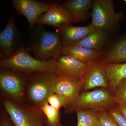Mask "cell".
<instances>
[{"instance_id":"3957f363","label":"cell","mask_w":126,"mask_h":126,"mask_svg":"<svg viewBox=\"0 0 126 126\" xmlns=\"http://www.w3.org/2000/svg\"><path fill=\"white\" fill-rule=\"evenodd\" d=\"M56 64V60L43 61L37 59L31 55L23 46L11 56L1 60L0 67L27 74L39 71L54 73Z\"/></svg>"},{"instance_id":"cb8c5ba5","label":"cell","mask_w":126,"mask_h":126,"mask_svg":"<svg viewBox=\"0 0 126 126\" xmlns=\"http://www.w3.org/2000/svg\"><path fill=\"white\" fill-rule=\"evenodd\" d=\"M97 115L101 126H119L108 111H97Z\"/></svg>"},{"instance_id":"e0dca14e","label":"cell","mask_w":126,"mask_h":126,"mask_svg":"<svg viewBox=\"0 0 126 126\" xmlns=\"http://www.w3.org/2000/svg\"><path fill=\"white\" fill-rule=\"evenodd\" d=\"M102 65L108 79L109 90L113 94L119 84L126 79V62Z\"/></svg>"},{"instance_id":"44dd1931","label":"cell","mask_w":126,"mask_h":126,"mask_svg":"<svg viewBox=\"0 0 126 126\" xmlns=\"http://www.w3.org/2000/svg\"><path fill=\"white\" fill-rule=\"evenodd\" d=\"M41 109L46 117V126H63L61 122V113L60 110H57L46 103Z\"/></svg>"},{"instance_id":"30bf717a","label":"cell","mask_w":126,"mask_h":126,"mask_svg":"<svg viewBox=\"0 0 126 126\" xmlns=\"http://www.w3.org/2000/svg\"><path fill=\"white\" fill-rule=\"evenodd\" d=\"M11 1L18 14L26 18L30 29L36 24L40 16L47 11L50 5L46 1L35 0H12Z\"/></svg>"},{"instance_id":"7c38bea8","label":"cell","mask_w":126,"mask_h":126,"mask_svg":"<svg viewBox=\"0 0 126 126\" xmlns=\"http://www.w3.org/2000/svg\"><path fill=\"white\" fill-rule=\"evenodd\" d=\"M72 23L73 20L70 13L62 4L54 3L50 4L47 11L40 16L36 24L57 28L61 25Z\"/></svg>"},{"instance_id":"8fae6325","label":"cell","mask_w":126,"mask_h":126,"mask_svg":"<svg viewBox=\"0 0 126 126\" xmlns=\"http://www.w3.org/2000/svg\"><path fill=\"white\" fill-rule=\"evenodd\" d=\"M23 46L21 44L20 35L15 18L11 16L8 19L5 27L0 33L1 52L4 56V58H8Z\"/></svg>"},{"instance_id":"d4e9b609","label":"cell","mask_w":126,"mask_h":126,"mask_svg":"<svg viewBox=\"0 0 126 126\" xmlns=\"http://www.w3.org/2000/svg\"><path fill=\"white\" fill-rule=\"evenodd\" d=\"M119 126H126V120L117 107L108 111Z\"/></svg>"},{"instance_id":"f1b7e54d","label":"cell","mask_w":126,"mask_h":126,"mask_svg":"<svg viewBox=\"0 0 126 126\" xmlns=\"http://www.w3.org/2000/svg\"><path fill=\"white\" fill-rule=\"evenodd\" d=\"M124 2H126V0H124Z\"/></svg>"},{"instance_id":"4316f807","label":"cell","mask_w":126,"mask_h":126,"mask_svg":"<svg viewBox=\"0 0 126 126\" xmlns=\"http://www.w3.org/2000/svg\"><path fill=\"white\" fill-rule=\"evenodd\" d=\"M116 107L126 120V105L118 104H117Z\"/></svg>"},{"instance_id":"52a82bcc","label":"cell","mask_w":126,"mask_h":126,"mask_svg":"<svg viewBox=\"0 0 126 126\" xmlns=\"http://www.w3.org/2000/svg\"><path fill=\"white\" fill-rule=\"evenodd\" d=\"M27 74L7 69H0L1 97L15 102H25Z\"/></svg>"},{"instance_id":"4fadbf2b","label":"cell","mask_w":126,"mask_h":126,"mask_svg":"<svg viewBox=\"0 0 126 126\" xmlns=\"http://www.w3.org/2000/svg\"><path fill=\"white\" fill-rule=\"evenodd\" d=\"M64 46L74 45L91 33L96 29L92 24L85 26H77L71 23L56 28Z\"/></svg>"},{"instance_id":"8992f818","label":"cell","mask_w":126,"mask_h":126,"mask_svg":"<svg viewBox=\"0 0 126 126\" xmlns=\"http://www.w3.org/2000/svg\"><path fill=\"white\" fill-rule=\"evenodd\" d=\"M92 24L96 29L110 33L115 31L124 18L123 12H116L112 0H94L91 11Z\"/></svg>"},{"instance_id":"2e32d148","label":"cell","mask_w":126,"mask_h":126,"mask_svg":"<svg viewBox=\"0 0 126 126\" xmlns=\"http://www.w3.org/2000/svg\"><path fill=\"white\" fill-rule=\"evenodd\" d=\"M102 64L126 62V33L105 51L99 60Z\"/></svg>"},{"instance_id":"484cf974","label":"cell","mask_w":126,"mask_h":126,"mask_svg":"<svg viewBox=\"0 0 126 126\" xmlns=\"http://www.w3.org/2000/svg\"><path fill=\"white\" fill-rule=\"evenodd\" d=\"M0 126H16L2 108L0 111Z\"/></svg>"},{"instance_id":"7a4b0ae2","label":"cell","mask_w":126,"mask_h":126,"mask_svg":"<svg viewBox=\"0 0 126 126\" xmlns=\"http://www.w3.org/2000/svg\"><path fill=\"white\" fill-rule=\"evenodd\" d=\"M40 27L34 29L27 51L41 61L56 60L64 46L60 36L58 32L47 31Z\"/></svg>"},{"instance_id":"5b68a950","label":"cell","mask_w":126,"mask_h":126,"mask_svg":"<svg viewBox=\"0 0 126 126\" xmlns=\"http://www.w3.org/2000/svg\"><path fill=\"white\" fill-rule=\"evenodd\" d=\"M2 108L16 126H38L46 123V117L40 109L26 103L15 102L1 97Z\"/></svg>"},{"instance_id":"6da1fadb","label":"cell","mask_w":126,"mask_h":126,"mask_svg":"<svg viewBox=\"0 0 126 126\" xmlns=\"http://www.w3.org/2000/svg\"><path fill=\"white\" fill-rule=\"evenodd\" d=\"M57 76L54 72L39 71L27 75L25 102L40 109L54 93Z\"/></svg>"},{"instance_id":"9c48e42d","label":"cell","mask_w":126,"mask_h":126,"mask_svg":"<svg viewBox=\"0 0 126 126\" xmlns=\"http://www.w3.org/2000/svg\"><path fill=\"white\" fill-rule=\"evenodd\" d=\"M54 73L58 76L81 81L88 64L70 55L61 54L56 59Z\"/></svg>"},{"instance_id":"603a6c76","label":"cell","mask_w":126,"mask_h":126,"mask_svg":"<svg viewBox=\"0 0 126 126\" xmlns=\"http://www.w3.org/2000/svg\"><path fill=\"white\" fill-rule=\"evenodd\" d=\"M47 102L52 107L58 110H60L62 107L65 109L68 106L67 102L65 98L55 93H54L49 97Z\"/></svg>"},{"instance_id":"7402d4cb","label":"cell","mask_w":126,"mask_h":126,"mask_svg":"<svg viewBox=\"0 0 126 126\" xmlns=\"http://www.w3.org/2000/svg\"><path fill=\"white\" fill-rule=\"evenodd\" d=\"M113 96L116 105L122 104L126 105V79L117 86L113 93Z\"/></svg>"},{"instance_id":"ba28073f","label":"cell","mask_w":126,"mask_h":126,"mask_svg":"<svg viewBox=\"0 0 126 126\" xmlns=\"http://www.w3.org/2000/svg\"><path fill=\"white\" fill-rule=\"evenodd\" d=\"M81 92L98 87L109 89L107 77L99 60L88 64L81 80Z\"/></svg>"},{"instance_id":"83f0119b","label":"cell","mask_w":126,"mask_h":126,"mask_svg":"<svg viewBox=\"0 0 126 126\" xmlns=\"http://www.w3.org/2000/svg\"><path fill=\"white\" fill-rule=\"evenodd\" d=\"M38 126H44V125L42 124H39Z\"/></svg>"},{"instance_id":"5bb4252c","label":"cell","mask_w":126,"mask_h":126,"mask_svg":"<svg viewBox=\"0 0 126 126\" xmlns=\"http://www.w3.org/2000/svg\"><path fill=\"white\" fill-rule=\"evenodd\" d=\"M57 76L54 92L64 97L68 106L81 93V81Z\"/></svg>"},{"instance_id":"9a60e30c","label":"cell","mask_w":126,"mask_h":126,"mask_svg":"<svg viewBox=\"0 0 126 126\" xmlns=\"http://www.w3.org/2000/svg\"><path fill=\"white\" fill-rule=\"evenodd\" d=\"M93 0H68L62 5L72 16L73 23L85 21L91 16Z\"/></svg>"},{"instance_id":"ac0fdd59","label":"cell","mask_w":126,"mask_h":126,"mask_svg":"<svg viewBox=\"0 0 126 126\" xmlns=\"http://www.w3.org/2000/svg\"><path fill=\"white\" fill-rule=\"evenodd\" d=\"M102 53L103 52L72 45L64 46L61 54L70 55L82 63L88 64L99 60Z\"/></svg>"},{"instance_id":"d6986e66","label":"cell","mask_w":126,"mask_h":126,"mask_svg":"<svg viewBox=\"0 0 126 126\" xmlns=\"http://www.w3.org/2000/svg\"><path fill=\"white\" fill-rule=\"evenodd\" d=\"M109 33L107 32L96 29L87 36L74 45L103 52V49L108 40Z\"/></svg>"},{"instance_id":"277c9868","label":"cell","mask_w":126,"mask_h":126,"mask_svg":"<svg viewBox=\"0 0 126 126\" xmlns=\"http://www.w3.org/2000/svg\"><path fill=\"white\" fill-rule=\"evenodd\" d=\"M116 105L113 94L110 90L100 88L80 93L76 99L64 109V112L71 114L83 109L108 111Z\"/></svg>"},{"instance_id":"ffe728a7","label":"cell","mask_w":126,"mask_h":126,"mask_svg":"<svg viewBox=\"0 0 126 126\" xmlns=\"http://www.w3.org/2000/svg\"><path fill=\"white\" fill-rule=\"evenodd\" d=\"M97 111L93 109H83L76 111L77 126H101L97 115Z\"/></svg>"}]
</instances>
